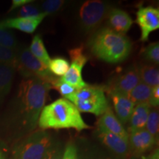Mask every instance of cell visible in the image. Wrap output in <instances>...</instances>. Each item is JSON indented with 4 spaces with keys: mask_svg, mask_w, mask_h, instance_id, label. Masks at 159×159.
Here are the masks:
<instances>
[{
    "mask_svg": "<svg viewBox=\"0 0 159 159\" xmlns=\"http://www.w3.org/2000/svg\"><path fill=\"white\" fill-rule=\"evenodd\" d=\"M51 89H54L60 93L64 99L72 102L75 94L77 92V89L74 86L69 84L62 79V77H53L49 81Z\"/></svg>",
    "mask_w": 159,
    "mask_h": 159,
    "instance_id": "cell-20",
    "label": "cell"
},
{
    "mask_svg": "<svg viewBox=\"0 0 159 159\" xmlns=\"http://www.w3.org/2000/svg\"><path fill=\"white\" fill-rule=\"evenodd\" d=\"M136 21L141 30L140 41L146 42L150 33L159 28V10L152 6H141L136 12Z\"/></svg>",
    "mask_w": 159,
    "mask_h": 159,
    "instance_id": "cell-10",
    "label": "cell"
},
{
    "mask_svg": "<svg viewBox=\"0 0 159 159\" xmlns=\"http://www.w3.org/2000/svg\"><path fill=\"white\" fill-rule=\"evenodd\" d=\"M61 159H79L76 145L73 143H69L63 150V156Z\"/></svg>",
    "mask_w": 159,
    "mask_h": 159,
    "instance_id": "cell-31",
    "label": "cell"
},
{
    "mask_svg": "<svg viewBox=\"0 0 159 159\" xmlns=\"http://www.w3.org/2000/svg\"><path fill=\"white\" fill-rule=\"evenodd\" d=\"M43 13L41 12L40 5L38 4L29 3L20 7L18 13V17H34Z\"/></svg>",
    "mask_w": 159,
    "mask_h": 159,
    "instance_id": "cell-29",
    "label": "cell"
},
{
    "mask_svg": "<svg viewBox=\"0 0 159 159\" xmlns=\"http://www.w3.org/2000/svg\"><path fill=\"white\" fill-rule=\"evenodd\" d=\"M112 6L108 2L89 0L80 5L77 11V22L80 30L85 33L97 30L106 19Z\"/></svg>",
    "mask_w": 159,
    "mask_h": 159,
    "instance_id": "cell-5",
    "label": "cell"
},
{
    "mask_svg": "<svg viewBox=\"0 0 159 159\" xmlns=\"http://www.w3.org/2000/svg\"><path fill=\"white\" fill-rule=\"evenodd\" d=\"M71 63L69 69L62 79L65 82L77 89V90L84 88L87 83L83 80L82 71L88 62V57L83 53V47H76L69 51Z\"/></svg>",
    "mask_w": 159,
    "mask_h": 159,
    "instance_id": "cell-8",
    "label": "cell"
},
{
    "mask_svg": "<svg viewBox=\"0 0 159 159\" xmlns=\"http://www.w3.org/2000/svg\"><path fill=\"white\" fill-rule=\"evenodd\" d=\"M94 158H91L89 159H113L111 157L108 156H105V155H97V156H93Z\"/></svg>",
    "mask_w": 159,
    "mask_h": 159,
    "instance_id": "cell-35",
    "label": "cell"
},
{
    "mask_svg": "<svg viewBox=\"0 0 159 159\" xmlns=\"http://www.w3.org/2000/svg\"><path fill=\"white\" fill-rule=\"evenodd\" d=\"M150 106L148 103L135 105L129 120L130 131L145 129Z\"/></svg>",
    "mask_w": 159,
    "mask_h": 159,
    "instance_id": "cell-17",
    "label": "cell"
},
{
    "mask_svg": "<svg viewBox=\"0 0 159 159\" xmlns=\"http://www.w3.org/2000/svg\"><path fill=\"white\" fill-rule=\"evenodd\" d=\"M145 129L158 141L159 132V113L158 108H150Z\"/></svg>",
    "mask_w": 159,
    "mask_h": 159,
    "instance_id": "cell-24",
    "label": "cell"
},
{
    "mask_svg": "<svg viewBox=\"0 0 159 159\" xmlns=\"http://www.w3.org/2000/svg\"><path fill=\"white\" fill-rule=\"evenodd\" d=\"M130 159H143L142 158V156H132L131 157Z\"/></svg>",
    "mask_w": 159,
    "mask_h": 159,
    "instance_id": "cell-36",
    "label": "cell"
},
{
    "mask_svg": "<svg viewBox=\"0 0 159 159\" xmlns=\"http://www.w3.org/2000/svg\"><path fill=\"white\" fill-rule=\"evenodd\" d=\"M128 135L130 150L134 152L135 156H140L152 150L156 144V139L146 129L130 131Z\"/></svg>",
    "mask_w": 159,
    "mask_h": 159,
    "instance_id": "cell-12",
    "label": "cell"
},
{
    "mask_svg": "<svg viewBox=\"0 0 159 159\" xmlns=\"http://www.w3.org/2000/svg\"><path fill=\"white\" fill-rule=\"evenodd\" d=\"M66 2L63 0H46L40 5L41 12L47 16L54 15L61 11Z\"/></svg>",
    "mask_w": 159,
    "mask_h": 159,
    "instance_id": "cell-27",
    "label": "cell"
},
{
    "mask_svg": "<svg viewBox=\"0 0 159 159\" xmlns=\"http://www.w3.org/2000/svg\"><path fill=\"white\" fill-rule=\"evenodd\" d=\"M107 27L113 31L125 35L133 25V19L126 11L117 7H111L106 16Z\"/></svg>",
    "mask_w": 159,
    "mask_h": 159,
    "instance_id": "cell-14",
    "label": "cell"
},
{
    "mask_svg": "<svg viewBox=\"0 0 159 159\" xmlns=\"http://www.w3.org/2000/svg\"><path fill=\"white\" fill-rule=\"evenodd\" d=\"M38 125L43 130L71 128L80 132L91 128L84 122L76 106L64 98H60L43 107Z\"/></svg>",
    "mask_w": 159,
    "mask_h": 159,
    "instance_id": "cell-3",
    "label": "cell"
},
{
    "mask_svg": "<svg viewBox=\"0 0 159 159\" xmlns=\"http://www.w3.org/2000/svg\"><path fill=\"white\" fill-rule=\"evenodd\" d=\"M63 153V146L61 143L55 142L45 159H61Z\"/></svg>",
    "mask_w": 159,
    "mask_h": 159,
    "instance_id": "cell-30",
    "label": "cell"
},
{
    "mask_svg": "<svg viewBox=\"0 0 159 159\" xmlns=\"http://www.w3.org/2000/svg\"><path fill=\"white\" fill-rule=\"evenodd\" d=\"M150 108H158L159 105V85L152 88L150 100L148 102Z\"/></svg>",
    "mask_w": 159,
    "mask_h": 159,
    "instance_id": "cell-32",
    "label": "cell"
},
{
    "mask_svg": "<svg viewBox=\"0 0 159 159\" xmlns=\"http://www.w3.org/2000/svg\"><path fill=\"white\" fill-rule=\"evenodd\" d=\"M97 128L108 131L124 139L125 140L128 141V131L125 130L123 125L119 122L110 105L97 120Z\"/></svg>",
    "mask_w": 159,
    "mask_h": 159,
    "instance_id": "cell-15",
    "label": "cell"
},
{
    "mask_svg": "<svg viewBox=\"0 0 159 159\" xmlns=\"http://www.w3.org/2000/svg\"><path fill=\"white\" fill-rule=\"evenodd\" d=\"M15 68L24 78L35 77L49 83L54 77L49 71L48 67L32 54L27 47H23L16 50Z\"/></svg>",
    "mask_w": 159,
    "mask_h": 159,
    "instance_id": "cell-7",
    "label": "cell"
},
{
    "mask_svg": "<svg viewBox=\"0 0 159 159\" xmlns=\"http://www.w3.org/2000/svg\"><path fill=\"white\" fill-rule=\"evenodd\" d=\"M46 16H47L45 13H41L34 17H17L8 19L0 21V27L7 30L16 29L31 34L34 33Z\"/></svg>",
    "mask_w": 159,
    "mask_h": 159,
    "instance_id": "cell-16",
    "label": "cell"
},
{
    "mask_svg": "<svg viewBox=\"0 0 159 159\" xmlns=\"http://www.w3.org/2000/svg\"><path fill=\"white\" fill-rule=\"evenodd\" d=\"M50 89L49 83L43 80L24 78L5 114L7 122L22 130H34Z\"/></svg>",
    "mask_w": 159,
    "mask_h": 159,
    "instance_id": "cell-1",
    "label": "cell"
},
{
    "mask_svg": "<svg viewBox=\"0 0 159 159\" xmlns=\"http://www.w3.org/2000/svg\"><path fill=\"white\" fill-rule=\"evenodd\" d=\"M110 97L116 116L122 125L127 124L130 120L135 105L127 95L115 91H106Z\"/></svg>",
    "mask_w": 159,
    "mask_h": 159,
    "instance_id": "cell-13",
    "label": "cell"
},
{
    "mask_svg": "<svg viewBox=\"0 0 159 159\" xmlns=\"http://www.w3.org/2000/svg\"><path fill=\"white\" fill-rule=\"evenodd\" d=\"M16 63V51L0 45V64L11 65L15 67Z\"/></svg>",
    "mask_w": 159,
    "mask_h": 159,
    "instance_id": "cell-28",
    "label": "cell"
},
{
    "mask_svg": "<svg viewBox=\"0 0 159 159\" xmlns=\"http://www.w3.org/2000/svg\"><path fill=\"white\" fill-rule=\"evenodd\" d=\"M0 45L13 50L18 49V41L13 32L0 27Z\"/></svg>",
    "mask_w": 159,
    "mask_h": 159,
    "instance_id": "cell-26",
    "label": "cell"
},
{
    "mask_svg": "<svg viewBox=\"0 0 159 159\" xmlns=\"http://www.w3.org/2000/svg\"><path fill=\"white\" fill-rule=\"evenodd\" d=\"M70 64L65 57L57 56L50 59L48 64V69L51 74L55 76L63 77L69 69Z\"/></svg>",
    "mask_w": 159,
    "mask_h": 159,
    "instance_id": "cell-23",
    "label": "cell"
},
{
    "mask_svg": "<svg viewBox=\"0 0 159 159\" xmlns=\"http://www.w3.org/2000/svg\"><path fill=\"white\" fill-rule=\"evenodd\" d=\"M142 57L145 61L152 65L159 64V43L157 42L151 43L142 49Z\"/></svg>",
    "mask_w": 159,
    "mask_h": 159,
    "instance_id": "cell-25",
    "label": "cell"
},
{
    "mask_svg": "<svg viewBox=\"0 0 159 159\" xmlns=\"http://www.w3.org/2000/svg\"><path fill=\"white\" fill-rule=\"evenodd\" d=\"M0 159H5V156H4V154L2 153L1 150H0Z\"/></svg>",
    "mask_w": 159,
    "mask_h": 159,
    "instance_id": "cell-37",
    "label": "cell"
},
{
    "mask_svg": "<svg viewBox=\"0 0 159 159\" xmlns=\"http://www.w3.org/2000/svg\"><path fill=\"white\" fill-rule=\"evenodd\" d=\"M140 82L139 66L131 65L110 80L108 85L103 88L105 91H115L128 96L130 91Z\"/></svg>",
    "mask_w": 159,
    "mask_h": 159,
    "instance_id": "cell-9",
    "label": "cell"
},
{
    "mask_svg": "<svg viewBox=\"0 0 159 159\" xmlns=\"http://www.w3.org/2000/svg\"><path fill=\"white\" fill-rule=\"evenodd\" d=\"M16 69L11 65L0 64V103L11 90Z\"/></svg>",
    "mask_w": 159,
    "mask_h": 159,
    "instance_id": "cell-18",
    "label": "cell"
},
{
    "mask_svg": "<svg viewBox=\"0 0 159 159\" xmlns=\"http://www.w3.org/2000/svg\"><path fill=\"white\" fill-rule=\"evenodd\" d=\"M54 140L48 132L39 130L21 141L13 151L14 159H45Z\"/></svg>",
    "mask_w": 159,
    "mask_h": 159,
    "instance_id": "cell-4",
    "label": "cell"
},
{
    "mask_svg": "<svg viewBox=\"0 0 159 159\" xmlns=\"http://www.w3.org/2000/svg\"><path fill=\"white\" fill-rule=\"evenodd\" d=\"M143 159H159V151L158 149H156L153 152H152L150 155L148 156H142Z\"/></svg>",
    "mask_w": 159,
    "mask_h": 159,
    "instance_id": "cell-34",
    "label": "cell"
},
{
    "mask_svg": "<svg viewBox=\"0 0 159 159\" xmlns=\"http://www.w3.org/2000/svg\"><path fill=\"white\" fill-rule=\"evenodd\" d=\"M94 134L99 142L117 158L125 159L128 156L130 151L128 141L99 128H97Z\"/></svg>",
    "mask_w": 159,
    "mask_h": 159,
    "instance_id": "cell-11",
    "label": "cell"
},
{
    "mask_svg": "<svg viewBox=\"0 0 159 159\" xmlns=\"http://www.w3.org/2000/svg\"><path fill=\"white\" fill-rule=\"evenodd\" d=\"M33 2V0H13L12 1V5L9 12L14 11V10L19 8V7H22V6L27 5V4Z\"/></svg>",
    "mask_w": 159,
    "mask_h": 159,
    "instance_id": "cell-33",
    "label": "cell"
},
{
    "mask_svg": "<svg viewBox=\"0 0 159 159\" xmlns=\"http://www.w3.org/2000/svg\"><path fill=\"white\" fill-rule=\"evenodd\" d=\"M29 49L32 54L34 55L38 60H39L45 66H48L49 62L51 58L48 52H47L41 35L36 34L33 37Z\"/></svg>",
    "mask_w": 159,
    "mask_h": 159,
    "instance_id": "cell-21",
    "label": "cell"
},
{
    "mask_svg": "<svg viewBox=\"0 0 159 159\" xmlns=\"http://www.w3.org/2000/svg\"><path fill=\"white\" fill-rule=\"evenodd\" d=\"M71 102L80 112L90 113L97 116H100L109 107L104 88L89 84L77 91Z\"/></svg>",
    "mask_w": 159,
    "mask_h": 159,
    "instance_id": "cell-6",
    "label": "cell"
},
{
    "mask_svg": "<svg viewBox=\"0 0 159 159\" xmlns=\"http://www.w3.org/2000/svg\"><path fill=\"white\" fill-rule=\"evenodd\" d=\"M87 47L97 58L109 63L123 62L132 51L130 39L108 27H99L91 33Z\"/></svg>",
    "mask_w": 159,
    "mask_h": 159,
    "instance_id": "cell-2",
    "label": "cell"
},
{
    "mask_svg": "<svg viewBox=\"0 0 159 159\" xmlns=\"http://www.w3.org/2000/svg\"><path fill=\"white\" fill-rule=\"evenodd\" d=\"M152 88L145 83L140 82L128 94V98L135 105L148 103L150 100Z\"/></svg>",
    "mask_w": 159,
    "mask_h": 159,
    "instance_id": "cell-22",
    "label": "cell"
},
{
    "mask_svg": "<svg viewBox=\"0 0 159 159\" xmlns=\"http://www.w3.org/2000/svg\"><path fill=\"white\" fill-rule=\"evenodd\" d=\"M141 82L153 88L159 85V69L152 64H143L139 66Z\"/></svg>",
    "mask_w": 159,
    "mask_h": 159,
    "instance_id": "cell-19",
    "label": "cell"
}]
</instances>
